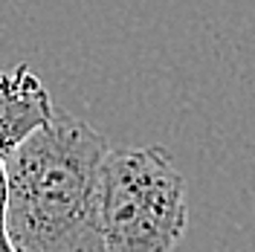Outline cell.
<instances>
[{
    "mask_svg": "<svg viewBox=\"0 0 255 252\" xmlns=\"http://www.w3.org/2000/svg\"><path fill=\"white\" fill-rule=\"evenodd\" d=\"M108 139L73 113L55 111L6 157V235L15 252H108L96 186Z\"/></svg>",
    "mask_w": 255,
    "mask_h": 252,
    "instance_id": "1",
    "label": "cell"
},
{
    "mask_svg": "<svg viewBox=\"0 0 255 252\" xmlns=\"http://www.w3.org/2000/svg\"><path fill=\"white\" fill-rule=\"evenodd\" d=\"M96 212L108 252H174L189 226V200L168 148H111L99 168Z\"/></svg>",
    "mask_w": 255,
    "mask_h": 252,
    "instance_id": "2",
    "label": "cell"
},
{
    "mask_svg": "<svg viewBox=\"0 0 255 252\" xmlns=\"http://www.w3.org/2000/svg\"><path fill=\"white\" fill-rule=\"evenodd\" d=\"M52 99L44 81L26 64L0 70V159H6L20 142L52 119Z\"/></svg>",
    "mask_w": 255,
    "mask_h": 252,
    "instance_id": "3",
    "label": "cell"
},
{
    "mask_svg": "<svg viewBox=\"0 0 255 252\" xmlns=\"http://www.w3.org/2000/svg\"><path fill=\"white\" fill-rule=\"evenodd\" d=\"M6 203H9V177H6V159H0V229H6Z\"/></svg>",
    "mask_w": 255,
    "mask_h": 252,
    "instance_id": "4",
    "label": "cell"
},
{
    "mask_svg": "<svg viewBox=\"0 0 255 252\" xmlns=\"http://www.w3.org/2000/svg\"><path fill=\"white\" fill-rule=\"evenodd\" d=\"M0 252H15V250H12V244H9L6 229H0Z\"/></svg>",
    "mask_w": 255,
    "mask_h": 252,
    "instance_id": "5",
    "label": "cell"
}]
</instances>
